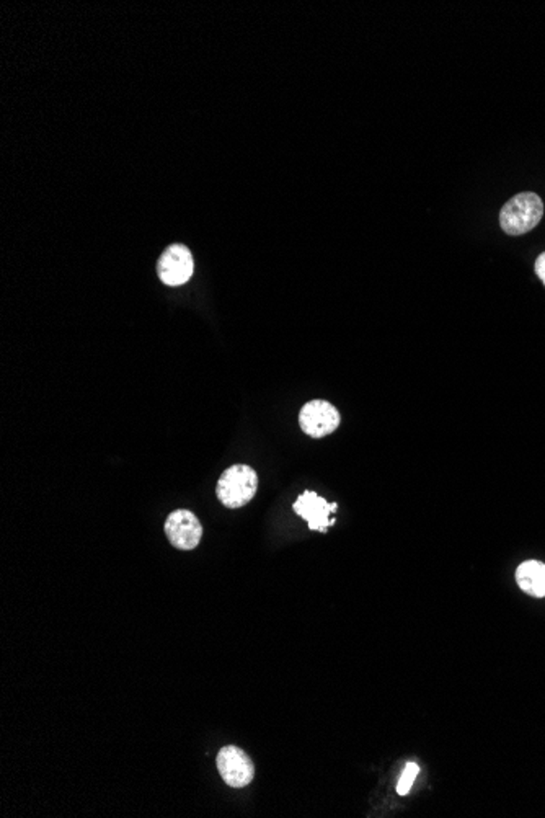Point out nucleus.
Listing matches in <instances>:
<instances>
[{
    "label": "nucleus",
    "instance_id": "1",
    "mask_svg": "<svg viewBox=\"0 0 545 818\" xmlns=\"http://www.w3.org/2000/svg\"><path fill=\"white\" fill-rule=\"evenodd\" d=\"M544 216V203L532 192L512 196L504 203L500 213V226L508 235L526 234L532 231Z\"/></svg>",
    "mask_w": 545,
    "mask_h": 818
},
{
    "label": "nucleus",
    "instance_id": "2",
    "mask_svg": "<svg viewBox=\"0 0 545 818\" xmlns=\"http://www.w3.org/2000/svg\"><path fill=\"white\" fill-rule=\"evenodd\" d=\"M258 489V476L250 466L235 464L219 479L218 499L227 509H242L252 500Z\"/></svg>",
    "mask_w": 545,
    "mask_h": 818
},
{
    "label": "nucleus",
    "instance_id": "3",
    "mask_svg": "<svg viewBox=\"0 0 545 818\" xmlns=\"http://www.w3.org/2000/svg\"><path fill=\"white\" fill-rule=\"evenodd\" d=\"M165 535L170 544L180 551H193L202 537V527L190 509H176L165 521Z\"/></svg>",
    "mask_w": 545,
    "mask_h": 818
},
{
    "label": "nucleus",
    "instance_id": "4",
    "mask_svg": "<svg viewBox=\"0 0 545 818\" xmlns=\"http://www.w3.org/2000/svg\"><path fill=\"white\" fill-rule=\"evenodd\" d=\"M218 769L224 783L234 789L250 785L255 776V766L250 756L232 745L219 750Z\"/></svg>",
    "mask_w": 545,
    "mask_h": 818
},
{
    "label": "nucleus",
    "instance_id": "5",
    "mask_svg": "<svg viewBox=\"0 0 545 818\" xmlns=\"http://www.w3.org/2000/svg\"><path fill=\"white\" fill-rule=\"evenodd\" d=\"M299 425L302 432L311 438H324L338 428L340 414L330 402H307L299 414Z\"/></svg>",
    "mask_w": 545,
    "mask_h": 818
},
{
    "label": "nucleus",
    "instance_id": "6",
    "mask_svg": "<svg viewBox=\"0 0 545 818\" xmlns=\"http://www.w3.org/2000/svg\"><path fill=\"white\" fill-rule=\"evenodd\" d=\"M193 255L182 243L170 245L167 251L162 253L157 263L160 280L167 286L185 284L193 276Z\"/></svg>",
    "mask_w": 545,
    "mask_h": 818
},
{
    "label": "nucleus",
    "instance_id": "7",
    "mask_svg": "<svg viewBox=\"0 0 545 818\" xmlns=\"http://www.w3.org/2000/svg\"><path fill=\"white\" fill-rule=\"evenodd\" d=\"M294 511L307 521L312 531L327 533L328 527L335 525V519L330 515L338 509L336 503H328L312 490H305L297 500L294 501Z\"/></svg>",
    "mask_w": 545,
    "mask_h": 818
},
{
    "label": "nucleus",
    "instance_id": "8",
    "mask_svg": "<svg viewBox=\"0 0 545 818\" xmlns=\"http://www.w3.org/2000/svg\"><path fill=\"white\" fill-rule=\"evenodd\" d=\"M516 582L522 592L534 598L545 596V566L539 560L522 562L516 570Z\"/></svg>",
    "mask_w": 545,
    "mask_h": 818
},
{
    "label": "nucleus",
    "instance_id": "9",
    "mask_svg": "<svg viewBox=\"0 0 545 818\" xmlns=\"http://www.w3.org/2000/svg\"><path fill=\"white\" fill-rule=\"evenodd\" d=\"M419 768L417 763H407V766L403 769L402 776L399 779V785H397V793L400 794V795H407V794L410 793L411 785L415 783V779L418 776Z\"/></svg>",
    "mask_w": 545,
    "mask_h": 818
},
{
    "label": "nucleus",
    "instance_id": "10",
    "mask_svg": "<svg viewBox=\"0 0 545 818\" xmlns=\"http://www.w3.org/2000/svg\"><path fill=\"white\" fill-rule=\"evenodd\" d=\"M536 273L540 278V281L545 284V252L540 253L539 259L536 260Z\"/></svg>",
    "mask_w": 545,
    "mask_h": 818
}]
</instances>
